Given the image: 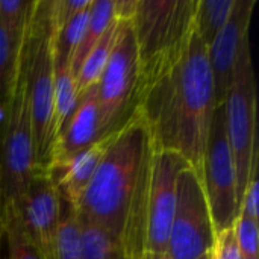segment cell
<instances>
[{"label": "cell", "mask_w": 259, "mask_h": 259, "mask_svg": "<svg viewBox=\"0 0 259 259\" xmlns=\"http://www.w3.org/2000/svg\"><path fill=\"white\" fill-rule=\"evenodd\" d=\"M202 182L214 234L234 228L238 217L237 175L226 135L225 103L217 105L212 115L203 156Z\"/></svg>", "instance_id": "obj_8"}, {"label": "cell", "mask_w": 259, "mask_h": 259, "mask_svg": "<svg viewBox=\"0 0 259 259\" xmlns=\"http://www.w3.org/2000/svg\"><path fill=\"white\" fill-rule=\"evenodd\" d=\"M0 231L6 240V259H41L23 228L18 211H8L0 217Z\"/></svg>", "instance_id": "obj_20"}, {"label": "cell", "mask_w": 259, "mask_h": 259, "mask_svg": "<svg viewBox=\"0 0 259 259\" xmlns=\"http://www.w3.org/2000/svg\"><path fill=\"white\" fill-rule=\"evenodd\" d=\"M255 3L256 0H237L228 23L208 46L217 105L226 99L240 50L244 41L249 39V26Z\"/></svg>", "instance_id": "obj_12"}, {"label": "cell", "mask_w": 259, "mask_h": 259, "mask_svg": "<svg viewBox=\"0 0 259 259\" xmlns=\"http://www.w3.org/2000/svg\"><path fill=\"white\" fill-rule=\"evenodd\" d=\"M258 196H259V181H258V171L252 175L249 185L243 194L241 203H240V209L238 214H243L252 220H258Z\"/></svg>", "instance_id": "obj_26"}, {"label": "cell", "mask_w": 259, "mask_h": 259, "mask_svg": "<svg viewBox=\"0 0 259 259\" xmlns=\"http://www.w3.org/2000/svg\"><path fill=\"white\" fill-rule=\"evenodd\" d=\"M215 234L200 175L185 167L176 187V208L167 253L173 259H199L212 247Z\"/></svg>", "instance_id": "obj_9"}, {"label": "cell", "mask_w": 259, "mask_h": 259, "mask_svg": "<svg viewBox=\"0 0 259 259\" xmlns=\"http://www.w3.org/2000/svg\"><path fill=\"white\" fill-rule=\"evenodd\" d=\"M138 76V52L132 20H117V36L97 83L99 127L105 137L131 114Z\"/></svg>", "instance_id": "obj_7"}, {"label": "cell", "mask_w": 259, "mask_h": 259, "mask_svg": "<svg viewBox=\"0 0 259 259\" xmlns=\"http://www.w3.org/2000/svg\"><path fill=\"white\" fill-rule=\"evenodd\" d=\"M55 39L49 30L42 2L35 3L26 33L27 83L32 118L35 171L47 167L50 152L58 138L55 123Z\"/></svg>", "instance_id": "obj_5"}, {"label": "cell", "mask_w": 259, "mask_h": 259, "mask_svg": "<svg viewBox=\"0 0 259 259\" xmlns=\"http://www.w3.org/2000/svg\"><path fill=\"white\" fill-rule=\"evenodd\" d=\"M111 134L102 137L94 144L73 156L61 168L49 175L56 185L59 197L68 202L73 208L77 206L87 185L90 184L97 165L100 164L109 144Z\"/></svg>", "instance_id": "obj_14"}, {"label": "cell", "mask_w": 259, "mask_h": 259, "mask_svg": "<svg viewBox=\"0 0 259 259\" xmlns=\"http://www.w3.org/2000/svg\"><path fill=\"white\" fill-rule=\"evenodd\" d=\"M55 123L58 129V135L62 127L67 124L70 117L73 115L77 106V93H76V82L70 71V65L65 64H55Z\"/></svg>", "instance_id": "obj_19"}, {"label": "cell", "mask_w": 259, "mask_h": 259, "mask_svg": "<svg viewBox=\"0 0 259 259\" xmlns=\"http://www.w3.org/2000/svg\"><path fill=\"white\" fill-rule=\"evenodd\" d=\"M33 173L35 158L24 35L14 87L0 126V217L8 211H18Z\"/></svg>", "instance_id": "obj_3"}, {"label": "cell", "mask_w": 259, "mask_h": 259, "mask_svg": "<svg viewBox=\"0 0 259 259\" xmlns=\"http://www.w3.org/2000/svg\"><path fill=\"white\" fill-rule=\"evenodd\" d=\"M36 2L0 0V23L5 27L11 44L20 50L26 30L30 24Z\"/></svg>", "instance_id": "obj_21"}, {"label": "cell", "mask_w": 259, "mask_h": 259, "mask_svg": "<svg viewBox=\"0 0 259 259\" xmlns=\"http://www.w3.org/2000/svg\"><path fill=\"white\" fill-rule=\"evenodd\" d=\"M199 259H209V255L206 253V255H203V256H200V258H199Z\"/></svg>", "instance_id": "obj_28"}, {"label": "cell", "mask_w": 259, "mask_h": 259, "mask_svg": "<svg viewBox=\"0 0 259 259\" xmlns=\"http://www.w3.org/2000/svg\"><path fill=\"white\" fill-rule=\"evenodd\" d=\"M209 259H241L238 244H237V237H235V229H226L222 231L215 235L212 247L208 252Z\"/></svg>", "instance_id": "obj_25"}, {"label": "cell", "mask_w": 259, "mask_h": 259, "mask_svg": "<svg viewBox=\"0 0 259 259\" xmlns=\"http://www.w3.org/2000/svg\"><path fill=\"white\" fill-rule=\"evenodd\" d=\"M234 229L241 259H259L258 220H252L243 214H238Z\"/></svg>", "instance_id": "obj_24"}, {"label": "cell", "mask_w": 259, "mask_h": 259, "mask_svg": "<svg viewBox=\"0 0 259 259\" xmlns=\"http://www.w3.org/2000/svg\"><path fill=\"white\" fill-rule=\"evenodd\" d=\"M152 156L143 117L132 109L111 134L106 152L74 208L76 212L102 226L118 243L138 178Z\"/></svg>", "instance_id": "obj_2"}, {"label": "cell", "mask_w": 259, "mask_h": 259, "mask_svg": "<svg viewBox=\"0 0 259 259\" xmlns=\"http://www.w3.org/2000/svg\"><path fill=\"white\" fill-rule=\"evenodd\" d=\"M226 135L237 175L238 209L253 173L258 171L256 85L249 39L244 41L225 99Z\"/></svg>", "instance_id": "obj_6"}, {"label": "cell", "mask_w": 259, "mask_h": 259, "mask_svg": "<svg viewBox=\"0 0 259 259\" xmlns=\"http://www.w3.org/2000/svg\"><path fill=\"white\" fill-rule=\"evenodd\" d=\"M58 259H82L79 217L76 209L59 197Z\"/></svg>", "instance_id": "obj_22"}, {"label": "cell", "mask_w": 259, "mask_h": 259, "mask_svg": "<svg viewBox=\"0 0 259 259\" xmlns=\"http://www.w3.org/2000/svg\"><path fill=\"white\" fill-rule=\"evenodd\" d=\"M18 214L41 259H58L59 193L47 173H33Z\"/></svg>", "instance_id": "obj_11"}, {"label": "cell", "mask_w": 259, "mask_h": 259, "mask_svg": "<svg viewBox=\"0 0 259 259\" xmlns=\"http://www.w3.org/2000/svg\"><path fill=\"white\" fill-rule=\"evenodd\" d=\"M18 55H20V50H17L11 44V39L5 27L0 23V111H2V115L8 106L11 91L14 87Z\"/></svg>", "instance_id": "obj_23"}, {"label": "cell", "mask_w": 259, "mask_h": 259, "mask_svg": "<svg viewBox=\"0 0 259 259\" xmlns=\"http://www.w3.org/2000/svg\"><path fill=\"white\" fill-rule=\"evenodd\" d=\"M115 20V0H93L87 32L80 44L74 50L70 62V71L74 77V82L85 58L90 55V52L96 47V44Z\"/></svg>", "instance_id": "obj_15"}, {"label": "cell", "mask_w": 259, "mask_h": 259, "mask_svg": "<svg viewBox=\"0 0 259 259\" xmlns=\"http://www.w3.org/2000/svg\"><path fill=\"white\" fill-rule=\"evenodd\" d=\"M196 6L197 0H138L132 18L138 52L135 91L179 58L194 30Z\"/></svg>", "instance_id": "obj_4"}, {"label": "cell", "mask_w": 259, "mask_h": 259, "mask_svg": "<svg viewBox=\"0 0 259 259\" xmlns=\"http://www.w3.org/2000/svg\"><path fill=\"white\" fill-rule=\"evenodd\" d=\"M99 127V105H97V85L91 87L83 96L79 97L77 106L67 121V124L59 132L47 167L41 171L52 175L64 164H67L79 152L85 150L97 140H100Z\"/></svg>", "instance_id": "obj_13"}, {"label": "cell", "mask_w": 259, "mask_h": 259, "mask_svg": "<svg viewBox=\"0 0 259 259\" xmlns=\"http://www.w3.org/2000/svg\"><path fill=\"white\" fill-rule=\"evenodd\" d=\"M141 259H173L168 253H150V252H146L144 256Z\"/></svg>", "instance_id": "obj_27"}, {"label": "cell", "mask_w": 259, "mask_h": 259, "mask_svg": "<svg viewBox=\"0 0 259 259\" xmlns=\"http://www.w3.org/2000/svg\"><path fill=\"white\" fill-rule=\"evenodd\" d=\"M235 3L237 0H197L194 27L206 47L228 23Z\"/></svg>", "instance_id": "obj_18"}, {"label": "cell", "mask_w": 259, "mask_h": 259, "mask_svg": "<svg viewBox=\"0 0 259 259\" xmlns=\"http://www.w3.org/2000/svg\"><path fill=\"white\" fill-rule=\"evenodd\" d=\"M190 164L173 152H153L147 202L146 252L167 253L168 235L176 208V187L181 171Z\"/></svg>", "instance_id": "obj_10"}, {"label": "cell", "mask_w": 259, "mask_h": 259, "mask_svg": "<svg viewBox=\"0 0 259 259\" xmlns=\"http://www.w3.org/2000/svg\"><path fill=\"white\" fill-rule=\"evenodd\" d=\"M79 217L82 259H124L117 240L97 223Z\"/></svg>", "instance_id": "obj_17"}, {"label": "cell", "mask_w": 259, "mask_h": 259, "mask_svg": "<svg viewBox=\"0 0 259 259\" xmlns=\"http://www.w3.org/2000/svg\"><path fill=\"white\" fill-rule=\"evenodd\" d=\"M115 36H117V20L111 24V27L105 32V35L100 38V41L96 44V47L90 52V55L85 58L83 64L80 65V70L76 77L77 99L83 96L91 87L99 83L103 70L108 64V59L111 56Z\"/></svg>", "instance_id": "obj_16"}, {"label": "cell", "mask_w": 259, "mask_h": 259, "mask_svg": "<svg viewBox=\"0 0 259 259\" xmlns=\"http://www.w3.org/2000/svg\"><path fill=\"white\" fill-rule=\"evenodd\" d=\"M215 106L208 47L196 27L179 58L137 90L132 100L153 152L178 153L200 178Z\"/></svg>", "instance_id": "obj_1"}]
</instances>
